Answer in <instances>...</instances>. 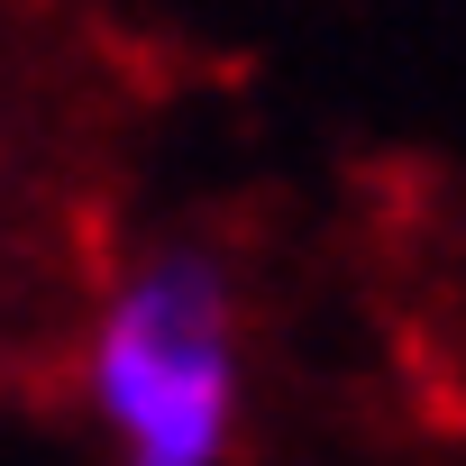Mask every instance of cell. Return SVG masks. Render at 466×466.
<instances>
[{
	"instance_id": "obj_1",
	"label": "cell",
	"mask_w": 466,
	"mask_h": 466,
	"mask_svg": "<svg viewBox=\"0 0 466 466\" xmlns=\"http://www.w3.org/2000/svg\"><path fill=\"white\" fill-rule=\"evenodd\" d=\"M92 393L110 430L128 439V466H219L238 430V320L201 257L147 266L101 339H92Z\"/></svg>"
}]
</instances>
